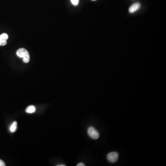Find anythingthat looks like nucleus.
Listing matches in <instances>:
<instances>
[{"label":"nucleus","mask_w":166,"mask_h":166,"mask_svg":"<svg viewBox=\"0 0 166 166\" xmlns=\"http://www.w3.org/2000/svg\"><path fill=\"white\" fill-rule=\"evenodd\" d=\"M17 56L19 57L23 58V61L25 63H28L30 59L29 53L28 51L24 48H21L17 50L16 53Z\"/></svg>","instance_id":"obj_1"},{"label":"nucleus","mask_w":166,"mask_h":166,"mask_svg":"<svg viewBox=\"0 0 166 166\" xmlns=\"http://www.w3.org/2000/svg\"><path fill=\"white\" fill-rule=\"evenodd\" d=\"M87 132L89 137L93 139H97L100 136V134L98 131L93 127H90L88 128Z\"/></svg>","instance_id":"obj_2"},{"label":"nucleus","mask_w":166,"mask_h":166,"mask_svg":"<svg viewBox=\"0 0 166 166\" xmlns=\"http://www.w3.org/2000/svg\"><path fill=\"white\" fill-rule=\"evenodd\" d=\"M119 156V154L117 152H110L107 155V159L110 163H115L118 161Z\"/></svg>","instance_id":"obj_3"},{"label":"nucleus","mask_w":166,"mask_h":166,"mask_svg":"<svg viewBox=\"0 0 166 166\" xmlns=\"http://www.w3.org/2000/svg\"><path fill=\"white\" fill-rule=\"evenodd\" d=\"M141 8V4L139 2H136L132 4L129 9V11L130 13H134L136 12L137 11L139 10Z\"/></svg>","instance_id":"obj_4"},{"label":"nucleus","mask_w":166,"mask_h":166,"mask_svg":"<svg viewBox=\"0 0 166 166\" xmlns=\"http://www.w3.org/2000/svg\"><path fill=\"white\" fill-rule=\"evenodd\" d=\"M9 38V36L6 33H3L0 35V46L6 45L7 44V40Z\"/></svg>","instance_id":"obj_5"},{"label":"nucleus","mask_w":166,"mask_h":166,"mask_svg":"<svg viewBox=\"0 0 166 166\" xmlns=\"http://www.w3.org/2000/svg\"><path fill=\"white\" fill-rule=\"evenodd\" d=\"M26 112L29 114L33 113L36 111V108L33 105H31L26 109Z\"/></svg>","instance_id":"obj_6"},{"label":"nucleus","mask_w":166,"mask_h":166,"mask_svg":"<svg viewBox=\"0 0 166 166\" xmlns=\"http://www.w3.org/2000/svg\"><path fill=\"white\" fill-rule=\"evenodd\" d=\"M17 122L14 121L12 124L11 125L10 127V131L11 132H16V130H17Z\"/></svg>","instance_id":"obj_7"},{"label":"nucleus","mask_w":166,"mask_h":166,"mask_svg":"<svg viewBox=\"0 0 166 166\" xmlns=\"http://www.w3.org/2000/svg\"><path fill=\"white\" fill-rule=\"evenodd\" d=\"M71 2L74 6L78 5L79 2V0H71Z\"/></svg>","instance_id":"obj_8"},{"label":"nucleus","mask_w":166,"mask_h":166,"mask_svg":"<svg viewBox=\"0 0 166 166\" xmlns=\"http://www.w3.org/2000/svg\"><path fill=\"white\" fill-rule=\"evenodd\" d=\"M5 165H5L4 161L2 160H0V166H5Z\"/></svg>","instance_id":"obj_9"},{"label":"nucleus","mask_w":166,"mask_h":166,"mask_svg":"<svg viewBox=\"0 0 166 166\" xmlns=\"http://www.w3.org/2000/svg\"><path fill=\"white\" fill-rule=\"evenodd\" d=\"M85 166V164L83 162H80V163H78L77 165V166Z\"/></svg>","instance_id":"obj_10"},{"label":"nucleus","mask_w":166,"mask_h":166,"mask_svg":"<svg viewBox=\"0 0 166 166\" xmlns=\"http://www.w3.org/2000/svg\"><path fill=\"white\" fill-rule=\"evenodd\" d=\"M57 166H65L66 165H64V164H63V165H57Z\"/></svg>","instance_id":"obj_11"},{"label":"nucleus","mask_w":166,"mask_h":166,"mask_svg":"<svg viewBox=\"0 0 166 166\" xmlns=\"http://www.w3.org/2000/svg\"><path fill=\"white\" fill-rule=\"evenodd\" d=\"M92 1H96V0H92Z\"/></svg>","instance_id":"obj_12"}]
</instances>
